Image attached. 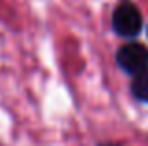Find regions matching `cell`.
I'll return each instance as SVG.
<instances>
[{
    "instance_id": "cell-1",
    "label": "cell",
    "mask_w": 148,
    "mask_h": 146,
    "mask_svg": "<svg viewBox=\"0 0 148 146\" xmlns=\"http://www.w3.org/2000/svg\"><path fill=\"white\" fill-rule=\"evenodd\" d=\"M112 30L122 38H135L143 30V15L130 0H122L112 13Z\"/></svg>"
},
{
    "instance_id": "cell-2",
    "label": "cell",
    "mask_w": 148,
    "mask_h": 146,
    "mask_svg": "<svg viewBox=\"0 0 148 146\" xmlns=\"http://www.w3.org/2000/svg\"><path fill=\"white\" fill-rule=\"evenodd\" d=\"M116 64L120 70L127 75H137V73L148 70V49L143 43H126L116 51Z\"/></svg>"
},
{
    "instance_id": "cell-3",
    "label": "cell",
    "mask_w": 148,
    "mask_h": 146,
    "mask_svg": "<svg viewBox=\"0 0 148 146\" xmlns=\"http://www.w3.org/2000/svg\"><path fill=\"white\" fill-rule=\"evenodd\" d=\"M131 94L137 101L148 103V70L137 73L131 83Z\"/></svg>"
},
{
    "instance_id": "cell-4",
    "label": "cell",
    "mask_w": 148,
    "mask_h": 146,
    "mask_svg": "<svg viewBox=\"0 0 148 146\" xmlns=\"http://www.w3.org/2000/svg\"><path fill=\"white\" fill-rule=\"evenodd\" d=\"M101 146H120V144H101Z\"/></svg>"
}]
</instances>
